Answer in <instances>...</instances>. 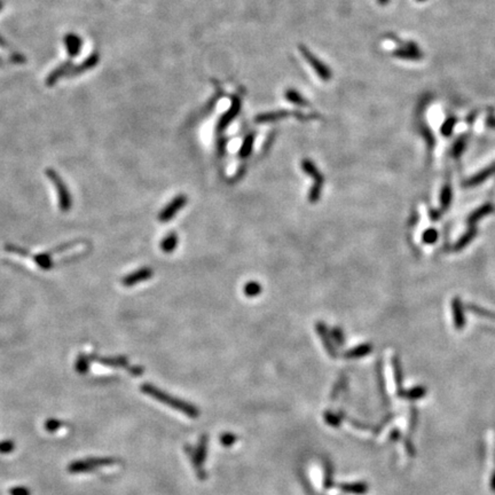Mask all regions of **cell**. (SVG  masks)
<instances>
[{
  "mask_svg": "<svg viewBox=\"0 0 495 495\" xmlns=\"http://www.w3.org/2000/svg\"><path fill=\"white\" fill-rule=\"evenodd\" d=\"M143 391L147 393V395L152 396L153 398H155V399H157L158 401H161V403H163L164 405H168L170 407H172L174 409H177V411L181 412L182 414H185V415L192 417V419H196V417L200 415L198 409L196 407L185 403V401L177 399V398L169 396L168 393L162 392L161 390H158V389L152 387L150 384H144Z\"/></svg>",
  "mask_w": 495,
  "mask_h": 495,
  "instance_id": "6da1fadb",
  "label": "cell"
},
{
  "mask_svg": "<svg viewBox=\"0 0 495 495\" xmlns=\"http://www.w3.org/2000/svg\"><path fill=\"white\" fill-rule=\"evenodd\" d=\"M298 48H299V52L302 53V55L304 56V59L307 61V63L310 64L312 68H313L315 74L318 75L320 78L324 80V82H328V80L331 79V77H332L331 69L328 67L326 63L322 62V61L320 60L318 56H315L313 53L308 50L305 45H302V44H300Z\"/></svg>",
  "mask_w": 495,
  "mask_h": 495,
  "instance_id": "7a4b0ae2",
  "label": "cell"
},
{
  "mask_svg": "<svg viewBox=\"0 0 495 495\" xmlns=\"http://www.w3.org/2000/svg\"><path fill=\"white\" fill-rule=\"evenodd\" d=\"M187 196L186 195H178L169 203L165 208L161 211L158 214V219L161 222H168L179 212V210L184 208L187 204Z\"/></svg>",
  "mask_w": 495,
  "mask_h": 495,
  "instance_id": "3957f363",
  "label": "cell"
},
{
  "mask_svg": "<svg viewBox=\"0 0 495 495\" xmlns=\"http://www.w3.org/2000/svg\"><path fill=\"white\" fill-rule=\"evenodd\" d=\"M241 105L242 101L241 98L238 95H234L232 98V103H230V107L228 108L224 115L221 116V118L219 119L217 130L218 131H224V130L228 127V125L232 123V121L236 118V116L240 113L241 110Z\"/></svg>",
  "mask_w": 495,
  "mask_h": 495,
  "instance_id": "277c9868",
  "label": "cell"
},
{
  "mask_svg": "<svg viewBox=\"0 0 495 495\" xmlns=\"http://www.w3.org/2000/svg\"><path fill=\"white\" fill-rule=\"evenodd\" d=\"M48 177H50V179L54 182V185L59 190V200H60L61 209L68 210L70 208V196H69L66 186L62 184V181H61L60 177L58 176V173L56 172L48 171Z\"/></svg>",
  "mask_w": 495,
  "mask_h": 495,
  "instance_id": "5b68a950",
  "label": "cell"
},
{
  "mask_svg": "<svg viewBox=\"0 0 495 495\" xmlns=\"http://www.w3.org/2000/svg\"><path fill=\"white\" fill-rule=\"evenodd\" d=\"M153 274L154 272L152 269H149V267H144V269H140L136 272H133L131 274L127 275V277L123 279V285L125 287H132L137 285V283L149 280L153 277Z\"/></svg>",
  "mask_w": 495,
  "mask_h": 495,
  "instance_id": "8992f818",
  "label": "cell"
},
{
  "mask_svg": "<svg viewBox=\"0 0 495 495\" xmlns=\"http://www.w3.org/2000/svg\"><path fill=\"white\" fill-rule=\"evenodd\" d=\"M315 329H316V332H318V335L320 336V338H321L322 343H323V346L327 350V352L329 353L331 356H336V351H335L334 345H332L331 339H330V332H329V330H328L326 324L321 321H319L318 323H316Z\"/></svg>",
  "mask_w": 495,
  "mask_h": 495,
  "instance_id": "52a82bcc",
  "label": "cell"
},
{
  "mask_svg": "<svg viewBox=\"0 0 495 495\" xmlns=\"http://www.w3.org/2000/svg\"><path fill=\"white\" fill-rule=\"evenodd\" d=\"M393 54H395V56H397V58L405 59V60H420L422 58V53L420 51V48L413 43H408L407 45H406V47L395 51Z\"/></svg>",
  "mask_w": 495,
  "mask_h": 495,
  "instance_id": "ba28073f",
  "label": "cell"
},
{
  "mask_svg": "<svg viewBox=\"0 0 495 495\" xmlns=\"http://www.w3.org/2000/svg\"><path fill=\"white\" fill-rule=\"evenodd\" d=\"M293 113L286 110H277V111H270V112H264L258 115L255 118V121L258 124H265V123H273V121L281 120L286 117H289Z\"/></svg>",
  "mask_w": 495,
  "mask_h": 495,
  "instance_id": "9c48e42d",
  "label": "cell"
},
{
  "mask_svg": "<svg viewBox=\"0 0 495 495\" xmlns=\"http://www.w3.org/2000/svg\"><path fill=\"white\" fill-rule=\"evenodd\" d=\"M302 169L305 171L307 176H310L312 179L314 180V182H318V184H323L324 178L323 174L320 172V170L316 168V165L314 164V162H312L311 160H303L302 161Z\"/></svg>",
  "mask_w": 495,
  "mask_h": 495,
  "instance_id": "30bf717a",
  "label": "cell"
},
{
  "mask_svg": "<svg viewBox=\"0 0 495 495\" xmlns=\"http://www.w3.org/2000/svg\"><path fill=\"white\" fill-rule=\"evenodd\" d=\"M178 242H179V240H178V234L174 232L170 233L166 235V236L163 238V241L161 242V249L165 254H171L176 250Z\"/></svg>",
  "mask_w": 495,
  "mask_h": 495,
  "instance_id": "8fae6325",
  "label": "cell"
},
{
  "mask_svg": "<svg viewBox=\"0 0 495 495\" xmlns=\"http://www.w3.org/2000/svg\"><path fill=\"white\" fill-rule=\"evenodd\" d=\"M254 143H255V135L254 133H250L245 137V139L243 140L242 146L240 150H238L237 156L241 158V160H245L250 156V154L253 153L254 149Z\"/></svg>",
  "mask_w": 495,
  "mask_h": 495,
  "instance_id": "7c38bea8",
  "label": "cell"
},
{
  "mask_svg": "<svg viewBox=\"0 0 495 495\" xmlns=\"http://www.w3.org/2000/svg\"><path fill=\"white\" fill-rule=\"evenodd\" d=\"M285 96L290 103L299 105V107H307V105L310 104L308 103V101L304 98V96L300 94L298 91L293 90V88H289V90H287Z\"/></svg>",
  "mask_w": 495,
  "mask_h": 495,
  "instance_id": "4fadbf2b",
  "label": "cell"
},
{
  "mask_svg": "<svg viewBox=\"0 0 495 495\" xmlns=\"http://www.w3.org/2000/svg\"><path fill=\"white\" fill-rule=\"evenodd\" d=\"M263 288L261 286V283L257 281H249L245 283L244 288H243V293L246 296V297H257L262 294Z\"/></svg>",
  "mask_w": 495,
  "mask_h": 495,
  "instance_id": "5bb4252c",
  "label": "cell"
},
{
  "mask_svg": "<svg viewBox=\"0 0 495 495\" xmlns=\"http://www.w3.org/2000/svg\"><path fill=\"white\" fill-rule=\"evenodd\" d=\"M370 351H372V346L367 345V344H363V345L354 347L353 350L345 353V356L346 358H351V359L352 358H360V356L368 354V353Z\"/></svg>",
  "mask_w": 495,
  "mask_h": 495,
  "instance_id": "9a60e30c",
  "label": "cell"
},
{
  "mask_svg": "<svg viewBox=\"0 0 495 495\" xmlns=\"http://www.w3.org/2000/svg\"><path fill=\"white\" fill-rule=\"evenodd\" d=\"M322 187H323V184H318V182H314V185L312 186L310 192H308V201H310V203H316L320 200V197H321V193H322Z\"/></svg>",
  "mask_w": 495,
  "mask_h": 495,
  "instance_id": "2e32d148",
  "label": "cell"
},
{
  "mask_svg": "<svg viewBox=\"0 0 495 495\" xmlns=\"http://www.w3.org/2000/svg\"><path fill=\"white\" fill-rule=\"evenodd\" d=\"M340 488L345 492H353V493H363L366 492V487L363 485L360 484H353V485H342Z\"/></svg>",
  "mask_w": 495,
  "mask_h": 495,
  "instance_id": "e0dca14e",
  "label": "cell"
},
{
  "mask_svg": "<svg viewBox=\"0 0 495 495\" xmlns=\"http://www.w3.org/2000/svg\"><path fill=\"white\" fill-rule=\"evenodd\" d=\"M330 334H331L332 339H334L336 343L339 344V345H343L344 344V334H343V331H342V329H340V328H338V327L332 328Z\"/></svg>",
  "mask_w": 495,
  "mask_h": 495,
  "instance_id": "ac0fdd59",
  "label": "cell"
},
{
  "mask_svg": "<svg viewBox=\"0 0 495 495\" xmlns=\"http://www.w3.org/2000/svg\"><path fill=\"white\" fill-rule=\"evenodd\" d=\"M226 146H227V139H225V138H220L217 144V152L219 157H224Z\"/></svg>",
  "mask_w": 495,
  "mask_h": 495,
  "instance_id": "d6986e66",
  "label": "cell"
},
{
  "mask_svg": "<svg viewBox=\"0 0 495 495\" xmlns=\"http://www.w3.org/2000/svg\"><path fill=\"white\" fill-rule=\"evenodd\" d=\"M494 170H495V168H490V169H488V170H485V171H484V172H481V173L479 174V176H477L476 178H473V179H471V184H472V185H476L477 182H479V181H481V180H484L485 178H487V177L489 176V174L494 171Z\"/></svg>",
  "mask_w": 495,
  "mask_h": 495,
  "instance_id": "ffe728a7",
  "label": "cell"
},
{
  "mask_svg": "<svg viewBox=\"0 0 495 495\" xmlns=\"http://www.w3.org/2000/svg\"><path fill=\"white\" fill-rule=\"evenodd\" d=\"M220 441H221L222 445L230 446V445L235 443V437L233 435H230V433H226V435H222L221 436Z\"/></svg>",
  "mask_w": 495,
  "mask_h": 495,
  "instance_id": "44dd1931",
  "label": "cell"
},
{
  "mask_svg": "<svg viewBox=\"0 0 495 495\" xmlns=\"http://www.w3.org/2000/svg\"><path fill=\"white\" fill-rule=\"evenodd\" d=\"M454 311H455V320H456V324H457V326H460V327H461L462 324H463V316H462L460 306L457 307V303H455V305H454Z\"/></svg>",
  "mask_w": 495,
  "mask_h": 495,
  "instance_id": "7402d4cb",
  "label": "cell"
},
{
  "mask_svg": "<svg viewBox=\"0 0 495 495\" xmlns=\"http://www.w3.org/2000/svg\"><path fill=\"white\" fill-rule=\"evenodd\" d=\"M454 123H455V120H454L453 118L452 119H449L446 121V123L444 124V127H443V132L445 133V135H449L450 132H452V129H453V125Z\"/></svg>",
  "mask_w": 495,
  "mask_h": 495,
  "instance_id": "603a6c76",
  "label": "cell"
},
{
  "mask_svg": "<svg viewBox=\"0 0 495 495\" xmlns=\"http://www.w3.org/2000/svg\"><path fill=\"white\" fill-rule=\"evenodd\" d=\"M12 495H29V490L23 487H18L12 489Z\"/></svg>",
  "mask_w": 495,
  "mask_h": 495,
  "instance_id": "cb8c5ba5",
  "label": "cell"
},
{
  "mask_svg": "<svg viewBox=\"0 0 495 495\" xmlns=\"http://www.w3.org/2000/svg\"><path fill=\"white\" fill-rule=\"evenodd\" d=\"M436 238H437V233L435 230H431V232H428L425 234V240L428 242H435Z\"/></svg>",
  "mask_w": 495,
  "mask_h": 495,
  "instance_id": "d4e9b609",
  "label": "cell"
},
{
  "mask_svg": "<svg viewBox=\"0 0 495 495\" xmlns=\"http://www.w3.org/2000/svg\"><path fill=\"white\" fill-rule=\"evenodd\" d=\"M379 3L381 4V5H387V4L389 3V0H379Z\"/></svg>",
  "mask_w": 495,
  "mask_h": 495,
  "instance_id": "484cf974",
  "label": "cell"
},
{
  "mask_svg": "<svg viewBox=\"0 0 495 495\" xmlns=\"http://www.w3.org/2000/svg\"><path fill=\"white\" fill-rule=\"evenodd\" d=\"M490 125H492V127H495V119L492 121V123H490Z\"/></svg>",
  "mask_w": 495,
  "mask_h": 495,
  "instance_id": "4316f807",
  "label": "cell"
},
{
  "mask_svg": "<svg viewBox=\"0 0 495 495\" xmlns=\"http://www.w3.org/2000/svg\"><path fill=\"white\" fill-rule=\"evenodd\" d=\"M419 2H424V0H419Z\"/></svg>",
  "mask_w": 495,
  "mask_h": 495,
  "instance_id": "83f0119b",
  "label": "cell"
}]
</instances>
